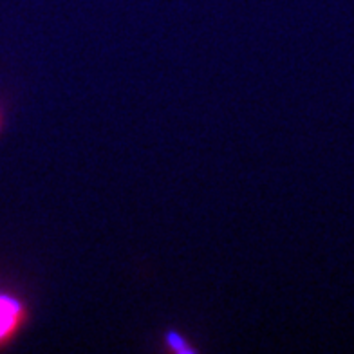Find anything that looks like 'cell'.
Masks as SVG:
<instances>
[{
    "label": "cell",
    "mask_w": 354,
    "mask_h": 354,
    "mask_svg": "<svg viewBox=\"0 0 354 354\" xmlns=\"http://www.w3.org/2000/svg\"><path fill=\"white\" fill-rule=\"evenodd\" d=\"M17 311H19V304L13 300H0V336H4L13 326Z\"/></svg>",
    "instance_id": "cell-1"
}]
</instances>
